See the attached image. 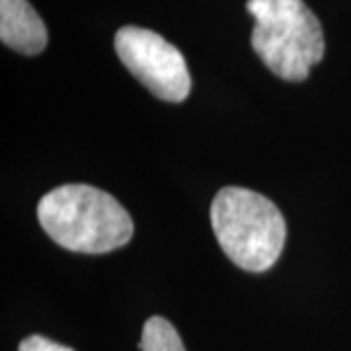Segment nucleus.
Returning <instances> with one entry per match:
<instances>
[{"instance_id": "nucleus-1", "label": "nucleus", "mask_w": 351, "mask_h": 351, "mask_svg": "<svg viewBox=\"0 0 351 351\" xmlns=\"http://www.w3.org/2000/svg\"><path fill=\"white\" fill-rule=\"evenodd\" d=\"M39 225L59 246L80 254H106L133 239V219L108 191L66 184L38 203Z\"/></svg>"}, {"instance_id": "nucleus-2", "label": "nucleus", "mask_w": 351, "mask_h": 351, "mask_svg": "<svg viewBox=\"0 0 351 351\" xmlns=\"http://www.w3.org/2000/svg\"><path fill=\"white\" fill-rule=\"evenodd\" d=\"M211 226L230 262L252 274L267 271L285 248L283 215L274 201L252 189H221L211 203Z\"/></svg>"}, {"instance_id": "nucleus-3", "label": "nucleus", "mask_w": 351, "mask_h": 351, "mask_svg": "<svg viewBox=\"0 0 351 351\" xmlns=\"http://www.w3.org/2000/svg\"><path fill=\"white\" fill-rule=\"evenodd\" d=\"M254 16L252 47L262 63L289 82L306 80L311 66L324 57V34L302 0H248Z\"/></svg>"}, {"instance_id": "nucleus-4", "label": "nucleus", "mask_w": 351, "mask_h": 351, "mask_svg": "<svg viewBox=\"0 0 351 351\" xmlns=\"http://www.w3.org/2000/svg\"><path fill=\"white\" fill-rule=\"evenodd\" d=\"M113 43L127 71L156 98L172 104L188 98L191 76L186 59L162 36L137 25H123Z\"/></svg>"}, {"instance_id": "nucleus-5", "label": "nucleus", "mask_w": 351, "mask_h": 351, "mask_svg": "<svg viewBox=\"0 0 351 351\" xmlns=\"http://www.w3.org/2000/svg\"><path fill=\"white\" fill-rule=\"evenodd\" d=\"M0 39L22 55H38L47 45V27L27 0H0Z\"/></svg>"}, {"instance_id": "nucleus-6", "label": "nucleus", "mask_w": 351, "mask_h": 351, "mask_svg": "<svg viewBox=\"0 0 351 351\" xmlns=\"http://www.w3.org/2000/svg\"><path fill=\"white\" fill-rule=\"evenodd\" d=\"M138 348L141 351H186L180 334L162 316H152L145 322Z\"/></svg>"}, {"instance_id": "nucleus-7", "label": "nucleus", "mask_w": 351, "mask_h": 351, "mask_svg": "<svg viewBox=\"0 0 351 351\" xmlns=\"http://www.w3.org/2000/svg\"><path fill=\"white\" fill-rule=\"evenodd\" d=\"M18 351H75L71 350V348H66V346H61V343H57V341H53V339L45 338V336H29V338H25L22 343H20V348Z\"/></svg>"}]
</instances>
